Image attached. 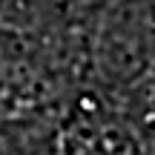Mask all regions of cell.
<instances>
[{
    "label": "cell",
    "mask_w": 155,
    "mask_h": 155,
    "mask_svg": "<svg viewBox=\"0 0 155 155\" xmlns=\"http://www.w3.org/2000/svg\"><path fill=\"white\" fill-rule=\"evenodd\" d=\"M83 155H98V152H92V150H86V152H83Z\"/></svg>",
    "instance_id": "6da1fadb"
}]
</instances>
